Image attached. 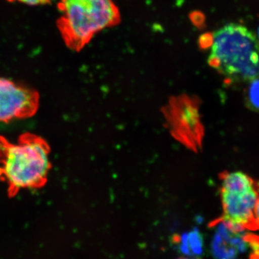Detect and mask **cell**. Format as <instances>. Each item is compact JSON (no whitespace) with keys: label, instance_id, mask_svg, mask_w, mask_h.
I'll return each instance as SVG.
<instances>
[{"label":"cell","instance_id":"11","mask_svg":"<svg viewBox=\"0 0 259 259\" xmlns=\"http://www.w3.org/2000/svg\"><path fill=\"white\" fill-rule=\"evenodd\" d=\"M184 259H185V258H184Z\"/></svg>","mask_w":259,"mask_h":259},{"label":"cell","instance_id":"1","mask_svg":"<svg viewBox=\"0 0 259 259\" xmlns=\"http://www.w3.org/2000/svg\"><path fill=\"white\" fill-rule=\"evenodd\" d=\"M204 37L201 42L209 48V64L226 79L238 82L259 78V41L249 29L228 24Z\"/></svg>","mask_w":259,"mask_h":259},{"label":"cell","instance_id":"8","mask_svg":"<svg viewBox=\"0 0 259 259\" xmlns=\"http://www.w3.org/2000/svg\"><path fill=\"white\" fill-rule=\"evenodd\" d=\"M254 223L255 231H259V198L257 201L254 210Z\"/></svg>","mask_w":259,"mask_h":259},{"label":"cell","instance_id":"5","mask_svg":"<svg viewBox=\"0 0 259 259\" xmlns=\"http://www.w3.org/2000/svg\"><path fill=\"white\" fill-rule=\"evenodd\" d=\"M37 107L38 96L35 92L0 77V122L30 117Z\"/></svg>","mask_w":259,"mask_h":259},{"label":"cell","instance_id":"4","mask_svg":"<svg viewBox=\"0 0 259 259\" xmlns=\"http://www.w3.org/2000/svg\"><path fill=\"white\" fill-rule=\"evenodd\" d=\"M221 199L223 221L242 231H255L254 210L259 198V183L242 171L223 174Z\"/></svg>","mask_w":259,"mask_h":259},{"label":"cell","instance_id":"7","mask_svg":"<svg viewBox=\"0 0 259 259\" xmlns=\"http://www.w3.org/2000/svg\"><path fill=\"white\" fill-rule=\"evenodd\" d=\"M10 2H19L28 5H41L49 4L51 0H8Z\"/></svg>","mask_w":259,"mask_h":259},{"label":"cell","instance_id":"10","mask_svg":"<svg viewBox=\"0 0 259 259\" xmlns=\"http://www.w3.org/2000/svg\"><path fill=\"white\" fill-rule=\"evenodd\" d=\"M258 41H259V30H258Z\"/></svg>","mask_w":259,"mask_h":259},{"label":"cell","instance_id":"2","mask_svg":"<svg viewBox=\"0 0 259 259\" xmlns=\"http://www.w3.org/2000/svg\"><path fill=\"white\" fill-rule=\"evenodd\" d=\"M0 176L11 191L38 188L51 168L49 148L36 136L25 135L17 142L0 139Z\"/></svg>","mask_w":259,"mask_h":259},{"label":"cell","instance_id":"3","mask_svg":"<svg viewBox=\"0 0 259 259\" xmlns=\"http://www.w3.org/2000/svg\"><path fill=\"white\" fill-rule=\"evenodd\" d=\"M58 27L67 47L82 49L97 32L120 23L119 10L111 0H61Z\"/></svg>","mask_w":259,"mask_h":259},{"label":"cell","instance_id":"6","mask_svg":"<svg viewBox=\"0 0 259 259\" xmlns=\"http://www.w3.org/2000/svg\"><path fill=\"white\" fill-rule=\"evenodd\" d=\"M248 103L253 110L259 111V78L250 81L247 93Z\"/></svg>","mask_w":259,"mask_h":259},{"label":"cell","instance_id":"9","mask_svg":"<svg viewBox=\"0 0 259 259\" xmlns=\"http://www.w3.org/2000/svg\"><path fill=\"white\" fill-rule=\"evenodd\" d=\"M248 259H259V248L253 250L250 253Z\"/></svg>","mask_w":259,"mask_h":259}]
</instances>
